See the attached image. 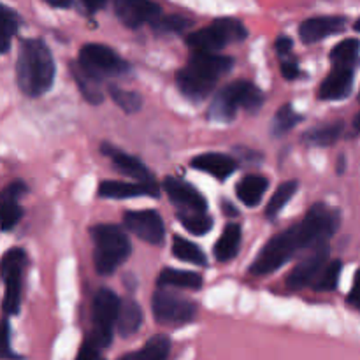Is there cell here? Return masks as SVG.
Returning a JSON list of instances; mask_svg holds the SVG:
<instances>
[{
    "label": "cell",
    "instance_id": "cell-1",
    "mask_svg": "<svg viewBox=\"0 0 360 360\" xmlns=\"http://www.w3.org/2000/svg\"><path fill=\"white\" fill-rule=\"evenodd\" d=\"M338 227L340 213L327 207L326 204H315L302 221L280 232L264 245L257 259L253 260L250 273L255 276L274 273L302 250H311L322 243H329Z\"/></svg>",
    "mask_w": 360,
    "mask_h": 360
},
{
    "label": "cell",
    "instance_id": "cell-2",
    "mask_svg": "<svg viewBox=\"0 0 360 360\" xmlns=\"http://www.w3.org/2000/svg\"><path fill=\"white\" fill-rule=\"evenodd\" d=\"M234 60L231 56L210 51H193L186 67L176 74V84L186 98L204 101L221 76L231 72Z\"/></svg>",
    "mask_w": 360,
    "mask_h": 360
},
{
    "label": "cell",
    "instance_id": "cell-3",
    "mask_svg": "<svg viewBox=\"0 0 360 360\" xmlns=\"http://www.w3.org/2000/svg\"><path fill=\"white\" fill-rule=\"evenodd\" d=\"M18 86L27 97H41L55 79V60L41 39L21 41L16 62Z\"/></svg>",
    "mask_w": 360,
    "mask_h": 360
},
{
    "label": "cell",
    "instance_id": "cell-4",
    "mask_svg": "<svg viewBox=\"0 0 360 360\" xmlns=\"http://www.w3.org/2000/svg\"><path fill=\"white\" fill-rule=\"evenodd\" d=\"M94 239L95 269L102 276L112 274L130 255V241L118 225H95L90 231Z\"/></svg>",
    "mask_w": 360,
    "mask_h": 360
},
{
    "label": "cell",
    "instance_id": "cell-5",
    "mask_svg": "<svg viewBox=\"0 0 360 360\" xmlns=\"http://www.w3.org/2000/svg\"><path fill=\"white\" fill-rule=\"evenodd\" d=\"M264 104V94L246 79L232 81L225 88H221L217 97L211 102L207 116L214 122H232L238 109H246L250 112L259 111Z\"/></svg>",
    "mask_w": 360,
    "mask_h": 360
},
{
    "label": "cell",
    "instance_id": "cell-6",
    "mask_svg": "<svg viewBox=\"0 0 360 360\" xmlns=\"http://www.w3.org/2000/svg\"><path fill=\"white\" fill-rule=\"evenodd\" d=\"M246 28L241 21L234 18H220L214 20L210 27L200 28L186 37V44L193 51L217 53L232 42L245 41Z\"/></svg>",
    "mask_w": 360,
    "mask_h": 360
},
{
    "label": "cell",
    "instance_id": "cell-7",
    "mask_svg": "<svg viewBox=\"0 0 360 360\" xmlns=\"http://www.w3.org/2000/svg\"><path fill=\"white\" fill-rule=\"evenodd\" d=\"M122 301L109 288H101L91 302V333L88 343L97 348H108L112 341V323H116Z\"/></svg>",
    "mask_w": 360,
    "mask_h": 360
},
{
    "label": "cell",
    "instance_id": "cell-8",
    "mask_svg": "<svg viewBox=\"0 0 360 360\" xmlns=\"http://www.w3.org/2000/svg\"><path fill=\"white\" fill-rule=\"evenodd\" d=\"M155 320L162 326H181L192 322L195 316V304L174 292L165 290V287H158V290L151 299Z\"/></svg>",
    "mask_w": 360,
    "mask_h": 360
},
{
    "label": "cell",
    "instance_id": "cell-9",
    "mask_svg": "<svg viewBox=\"0 0 360 360\" xmlns=\"http://www.w3.org/2000/svg\"><path fill=\"white\" fill-rule=\"evenodd\" d=\"M27 267V253L21 248H13L2 257V280L4 292V313L16 315L21 302V280Z\"/></svg>",
    "mask_w": 360,
    "mask_h": 360
},
{
    "label": "cell",
    "instance_id": "cell-10",
    "mask_svg": "<svg viewBox=\"0 0 360 360\" xmlns=\"http://www.w3.org/2000/svg\"><path fill=\"white\" fill-rule=\"evenodd\" d=\"M79 63L98 77L122 76L130 70V65L115 51L104 44H86L81 48Z\"/></svg>",
    "mask_w": 360,
    "mask_h": 360
},
{
    "label": "cell",
    "instance_id": "cell-11",
    "mask_svg": "<svg viewBox=\"0 0 360 360\" xmlns=\"http://www.w3.org/2000/svg\"><path fill=\"white\" fill-rule=\"evenodd\" d=\"M327 262H329V243H322L309 250V255H306L302 262L295 266L294 271L288 274L287 287L290 290H301V288L311 285L320 271L327 266Z\"/></svg>",
    "mask_w": 360,
    "mask_h": 360
},
{
    "label": "cell",
    "instance_id": "cell-12",
    "mask_svg": "<svg viewBox=\"0 0 360 360\" xmlns=\"http://www.w3.org/2000/svg\"><path fill=\"white\" fill-rule=\"evenodd\" d=\"M123 225L132 234H136L137 238L150 243V245H158V243L164 241V221H162V217L157 211H127L123 214Z\"/></svg>",
    "mask_w": 360,
    "mask_h": 360
},
{
    "label": "cell",
    "instance_id": "cell-13",
    "mask_svg": "<svg viewBox=\"0 0 360 360\" xmlns=\"http://www.w3.org/2000/svg\"><path fill=\"white\" fill-rule=\"evenodd\" d=\"M115 13L125 27L139 28L153 23L162 11L153 0H115Z\"/></svg>",
    "mask_w": 360,
    "mask_h": 360
},
{
    "label": "cell",
    "instance_id": "cell-14",
    "mask_svg": "<svg viewBox=\"0 0 360 360\" xmlns=\"http://www.w3.org/2000/svg\"><path fill=\"white\" fill-rule=\"evenodd\" d=\"M164 188L167 192L169 199L174 206H178L183 211H206L207 204L206 199L193 188L190 183L183 179L172 178L169 176L164 181Z\"/></svg>",
    "mask_w": 360,
    "mask_h": 360
},
{
    "label": "cell",
    "instance_id": "cell-15",
    "mask_svg": "<svg viewBox=\"0 0 360 360\" xmlns=\"http://www.w3.org/2000/svg\"><path fill=\"white\" fill-rule=\"evenodd\" d=\"M345 27H347V18L343 16H316L302 21V25L299 27V35H301L302 42L313 44L329 35L343 32Z\"/></svg>",
    "mask_w": 360,
    "mask_h": 360
},
{
    "label": "cell",
    "instance_id": "cell-16",
    "mask_svg": "<svg viewBox=\"0 0 360 360\" xmlns=\"http://www.w3.org/2000/svg\"><path fill=\"white\" fill-rule=\"evenodd\" d=\"M354 67H334L333 72L320 84L319 97L322 101H343L354 88Z\"/></svg>",
    "mask_w": 360,
    "mask_h": 360
},
{
    "label": "cell",
    "instance_id": "cell-17",
    "mask_svg": "<svg viewBox=\"0 0 360 360\" xmlns=\"http://www.w3.org/2000/svg\"><path fill=\"white\" fill-rule=\"evenodd\" d=\"M101 151L105 157L111 158L112 165H115L116 171L123 176H129V178L137 179V181H151V172L148 171L146 165L139 160L137 157H132L129 153H123L118 148L111 146V144H102Z\"/></svg>",
    "mask_w": 360,
    "mask_h": 360
},
{
    "label": "cell",
    "instance_id": "cell-18",
    "mask_svg": "<svg viewBox=\"0 0 360 360\" xmlns=\"http://www.w3.org/2000/svg\"><path fill=\"white\" fill-rule=\"evenodd\" d=\"M98 195L104 199H130V197H158L157 183L139 181V183H125V181H102L98 186Z\"/></svg>",
    "mask_w": 360,
    "mask_h": 360
},
{
    "label": "cell",
    "instance_id": "cell-19",
    "mask_svg": "<svg viewBox=\"0 0 360 360\" xmlns=\"http://www.w3.org/2000/svg\"><path fill=\"white\" fill-rule=\"evenodd\" d=\"M27 192V185L23 181H13L4 188L2 192V231L7 232L18 225V221L21 220V211L18 199L21 195H25Z\"/></svg>",
    "mask_w": 360,
    "mask_h": 360
},
{
    "label": "cell",
    "instance_id": "cell-20",
    "mask_svg": "<svg viewBox=\"0 0 360 360\" xmlns=\"http://www.w3.org/2000/svg\"><path fill=\"white\" fill-rule=\"evenodd\" d=\"M192 167L197 171L207 172V174L224 181L238 169V162L224 153H202L192 158Z\"/></svg>",
    "mask_w": 360,
    "mask_h": 360
},
{
    "label": "cell",
    "instance_id": "cell-21",
    "mask_svg": "<svg viewBox=\"0 0 360 360\" xmlns=\"http://www.w3.org/2000/svg\"><path fill=\"white\" fill-rule=\"evenodd\" d=\"M69 70H70V74L74 76V81H76V84L79 86L83 97L94 105L102 104V101H104L102 81H104V79H102V77H98V76H95V74L90 72L88 69H84V67L79 63V60H77V62H74V63H70Z\"/></svg>",
    "mask_w": 360,
    "mask_h": 360
},
{
    "label": "cell",
    "instance_id": "cell-22",
    "mask_svg": "<svg viewBox=\"0 0 360 360\" xmlns=\"http://www.w3.org/2000/svg\"><path fill=\"white\" fill-rule=\"evenodd\" d=\"M267 186H269V179H267L266 176L248 174L238 183V186H236V193H238V199L241 200L245 206L255 207L257 204L262 200Z\"/></svg>",
    "mask_w": 360,
    "mask_h": 360
},
{
    "label": "cell",
    "instance_id": "cell-23",
    "mask_svg": "<svg viewBox=\"0 0 360 360\" xmlns=\"http://www.w3.org/2000/svg\"><path fill=\"white\" fill-rule=\"evenodd\" d=\"M116 326H118V333L123 338L134 336L139 330V327L143 326V309L134 299H127V301L122 302Z\"/></svg>",
    "mask_w": 360,
    "mask_h": 360
},
{
    "label": "cell",
    "instance_id": "cell-24",
    "mask_svg": "<svg viewBox=\"0 0 360 360\" xmlns=\"http://www.w3.org/2000/svg\"><path fill=\"white\" fill-rule=\"evenodd\" d=\"M239 246H241V227L238 224H229L214 246V257L220 262H229L238 255Z\"/></svg>",
    "mask_w": 360,
    "mask_h": 360
},
{
    "label": "cell",
    "instance_id": "cell-25",
    "mask_svg": "<svg viewBox=\"0 0 360 360\" xmlns=\"http://www.w3.org/2000/svg\"><path fill=\"white\" fill-rule=\"evenodd\" d=\"M158 287L165 288H200L202 287V276L197 273H192V271H179V269H164L160 273L157 280Z\"/></svg>",
    "mask_w": 360,
    "mask_h": 360
},
{
    "label": "cell",
    "instance_id": "cell-26",
    "mask_svg": "<svg viewBox=\"0 0 360 360\" xmlns=\"http://www.w3.org/2000/svg\"><path fill=\"white\" fill-rule=\"evenodd\" d=\"M360 58V42L357 39H345L330 51V62L334 67H357Z\"/></svg>",
    "mask_w": 360,
    "mask_h": 360
},
{
    "label": "cell",
    "instance_id": "cell-27",
    "mask_svg": "<svg viewBox=\"0 0 360 360\" xmlns=\"http://www.w3.org/2000/svg\"><path fill=\"white\" fill-rule=\"evenodd\" d=\"M171 352V341L167 336H153L148 340L144 348L136 354L125 355V360H162L165 359Z\"/></svg>",
    "mask_w": 360,
    "mask_h": 360
},
{
    "label": "cell",
    "instance_id": "cell-28",
    "mask_svg": "<svg viewBox=\"0 0 360 360\" xmlns=\"http://www.w3.org/2000/svg\"><path fill=\"white\" fill-rule=\"evenodd\" d=\"M172 253H174L176 259L183 260V262L197 264V266H206L207 264L202 250L193 245V243H190L188 239L179 238V236H174V239H172Z\"/></svg>",
    "mask_w": 360,
    "mask_h": 360
},
{
    "label": "cell",
    "instance_id": "cell-29",
    "mask_svg": "<svg viewBox=\"0 0 360 360\" xmlns=\"http://www.w3.org/2000/svg\"><path fill=\"white\" fill-rule=\"evenodd\" d=\"M341 132H343V123L338 122L333 125L316 127V129L308 130L304 134V143L313 144V146H330L340 139Z\"/></svg>",
    "mask_w": 360,
    "mask_h": 360
},
{
    "label": "cell",
    "instance_id": "cell-30",
    "mask_svg": "<svg viewBox=\"0 0 360 360\" xmlns=\"http://www.w3.org/2000/svg\"><path fill=\"white\" fill-rule=\"evenodd\" d=\"M183 227L195 236H204L213 229V218L206 211H183L178 214Z\"/></svg>",
    "mask_w": 360,
    "mask_h": 360
},
{
    "label": "cell",
    "instance_id": "cell-31",
    "mask_svg": "<svg viewBox=\"0 0 360 360\" xmlns=\"http://www.w3.org/2000/svg\"><path fill=\"white\" fill-rule=\"evenodd\" d=\"M297 186H299V183L294 181V179L281 183V185L276 188V192L273 193V197L269 199V202H267L266 217L267 218L276 217V214L280 213L285 206H287L288 200L294 197V193L297 192Z\"/></svg>",
    "mask_w": 360,
    "mask_h": 360
},
{
    "label": "cell",
    "instance_id": "cell-32",
    "mask_svg": "<svg viewBox=\"0 0 360 360\" xmlns=\"http://www.w3.org/2000/svg\"><path fill=\"white\" fill-rule=\"evenodd\" d=\"M341 267H343L341 260H330V262H327V266L315 278L311 287L316 292H333L338 287V283H340Z\"/></svg>",
    "mask_w": 360,
    "mask_h": 360
},
{
    "label": "cell",
    "instance_id": "cell-33",
    "mask_svg": "<svg viewBox=\"0 0 360 360\" xmlns=\"http://www.w3.org/2000/svg\"><path fill=\"white\" fill-rule=\"evenodd\" d=\"M299 122H302V116L297 115V112L292 109L290 104H287L283 105V108L278 109L276 116H274L273 120V127H271V130H273V134L276 137L283 136V134H287L288 130L294 129Z\"/></svg>",
    "mask_w": 360,
    "mask_h": 360
},
{
    "label": "cell",
    "instance_id": "cell-34",
    "mask_svg": "<svg viewBox=\"0 0 360 360\" xmlns=\"http://www.w3.org/2000/svg\"><path fill=\"white\" fill-rule=\"evenodd\" d=\"M2 25H0V37H2V48L0 51L7 53L11 46V39L18 32V27H20V18L14 13L11 7L2 6V18H0Z\"/></svg>",
    "mask_w": 360,
    "mask_h": 360
},
{
    "label": "cell",
    "instance_id": "cell-35",
    "mask_svg": "<svg viewBox=\"0 0 360 360\" xmlns=\"http://www.w3.org/2000/svg\"><path fill=\"white\" fill-rule=\"evenodd\" d=\"M190 27V21L186 18L172 14V16H158L157 20L151 23L153 32L158 35H167V34H181L186 28Z\"/></svg>",
    "mask_w": 360,
    "mask_h": 360
},
{
    "label": "cell",
    "instance_id": "cell-36",
    "mask_svg": "<svg viewBox=\"0 0 360 360\" xmlns=\"http://www.w3.org/2000/svg\"><path fill=\"white\" fill-rule=\"evenodd\" d=\"M109 95L125 112H137L141 105H143V98L136 91L122 90L118 86H109Z\"/></svg>",
    "mask_w": 360,
    "mask_h": 360
},
{
    "label": "cell",
    "instance_id": "cell-37",
    "mask_svg": "<svg viewBox=\"0 0 360 360\" xmlns=\"http://www.w3.org/2000/svg\"><path fill=\"white\" fill-rule=\"evenodd\" d=\"M347 301L350 306L360 309V269L355 273L354 285H352V290H350V294H348Z\"/></svg>",
    "mask_w": 360,
    "mask_h": 360
},
{
    "label": "cell",
    "instance_id": "cell-38",
    "mask_svg": "<svg viewBox=\"0 0 360 360\" xmlns=\"http://www.w3.org/2000/svg\"><path fill=\"white\" fill-rule=\"evenodd\" d=\"M101 357V348L94 347L91 343H88V341H84L83 347H81L79 354H77V359L79 360H94V359H98Z\"/></svg>",
    "mask_w": 360,
    "mask_h": 360
},
{
    "label": "cell",
    "instance_id": "cell-39",
    "mask_svg": "<svg viewBox=\"0 0 360 360\" xmlns=\"http://www.w3.org/2000/svg\"><path fill=\"white\" fill-rule=\"evenodd\" d=\"M281 74H283L287 79H295V77H299V65L295 60H283L281 62Z\"/></svg>",
    "mask_w": 360,
    "mask_h": 360
},
{
    "label": "cell",
    "instance_id": "cell-40",
    "mask_svg": "<svg viewBox=\"0 0 360 360\" xmlns=\"http://www.w3.org/2000/svg\"><path fill=\"white\" fill-rule=\"evenodd\" d=\"M292 46H294V42H292L290 37H287V35H280L276 41V51L278 55H288L292 49Z\"/></svg>",
    "mask_w": 360,
    "mask_h": 360
},
{
    "label": "cell",
    "instance_id": "cell-41",
    "mask_svg": "<svg viewBox=\"0 0 360 360\" xmlns=\"http://www.w3.org/2000/svg\"><path fill=\"white\" fill-rule=\"evenodd\" d=\"M9 354V322L4 320L2 323V357H7Z\"/></svg>",
    "mask_w": 360,
    "mask_h": 360
},
{
    "label": "cell",
    "instance_id": "cell-42",
    "mask_svg": "<svg viewBox=\"0 0 360 360\" xmlns=\"http://www.w3.org/2000/svg\"><path fill=\"white\" fill-rule=\"evenodd\" d=\"M81 2H83V6L86 7L90 13H95V11L102 9V7H104L109 0H81Z\"/></svg>",
    "mask_w": 360,
    "mask_h": 360
},
{
    "label": "cell",
    "instance_id": "cell-43",
    "mask_svg": "<svg viewBox=\"0 0 360 360\" xmlns=\"http://www.w3.org/2000/svg\"><path fill=\"white\" fill-rule=\"evenodd\" d=\"M44 2L51 7H58V9H67L72 6V0H44Z\"/></svg>",
    "mask_w": 360,
    "mask_h": 360
},
{
    "label": "cell",
    "instance_id": "cell-44",
    "mask_svg": "<svg viewBox=\"0 0 360 360\" xmlns=\"http://www.w3.org/2000/svg\"><path fill=\"white\" fill-rule=\"evenodd\" d=\"M354 125H355V129L360 130V112H359L357 116H355V122H354Z\"/></svg>",
    "mask_w": 360,
    "mask_h": 360
},
{
    "label": "cell",
    "instance_id": "cell-45",
    "mask_svg": "<svg viewBox=\"0 0 360 360\" xmlns=\"http://www.w3.org/2000/svg\"><path fill=\"white\" fill-rule=\"evenodd\" d=\"M354 28H355V30H357V32H360V18H359V20H357V21H355Z\"/></svg>",
    "mask_w": 360,
    "mask_h": 360
}]
</instances>
